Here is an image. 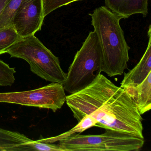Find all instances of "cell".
Here are the masks:
<instances>
[{
  "label": "cell",
  "mask_w": 151,
  "mask_h": 151,
  "mask_svg": "<svg viewBox=\"0 0 151 151\" xmlns=\"http://www.w3.org/2000/svg\"><path fill=\"white\" fill-rule=\"evenodd\" d=\"M66 102L78 122L89 115L97 121L96 127L144 138L143 118L135 100L101 73L84 89L67 96Z\"/></svg>",
  "instance_id": "1"
},
{
  "label": "cell",
  "mask_w": 151,
  "mask_h": 151,
  "mask_svg": "<svg viewBox=\"0 0 151 151\" xmlns=\"http://www.w3.org/2000/svg\"><path fill=\"white\" fill-rule=\"evenodd\" d=\"M89 15L102 50L101 72L110 77L122 75L128 67L130 49L120 26L123 17L104 6L97 8Z\"/></svg>",
  "instance_id": "2"
},
{
  "label": "cell",
  "mask_w": 151,
  "mask_h": 151,
  "mask_svg": "<svg viewBox=\"0 0 151 151\" xmlns=\"http://www.w3.org/2000/svg\"><path fill=\"white\" fill-rule=\"evenodd\" d=\"M6 53L11 57L26 61L31 71L42 79L64 84L67 74L61 67L59 58L35 35L21 38L7 49Z\"/></svg>",
  "instance_id": "3"
},
{
  "label": "cell",
  "mask_w": 151,
  "mask_h": 151,
  "mask_svg": "<svg viewBox=\"0 0 151 151\" xmlns=\"http://www.w3.org/2000/svg\"><path fill=\"white\" fill-rule=\"evenodd\" d=\"M102 60L99 38L94 31L91 32L69 68L63 84L65 91L72 94L90 85L101 73Z\"/></svg>",
  "instance_id": "4"
},
{
  "label": "cell",
  "mask_w": 151,
  "mask_h": 151,
  "mask_svg": "<svg viewBox=\"0 0 151 151\" xmlns=\"http://www.w3.org/2000/svg\"><path fill=\"white\" fill-rule=\"evenodd\" d=\"M59 142L63 151H139L145 144V138L106 130L100 135L74 134Z\"/></svg>",
  "instance_id": "5"
},
{
  "label": "cell",
  "mask_w": 151,
  "mask_h": 151,
  "mask_svg": "<svg viewBox=\"0 0 151 151\" xmlns=\"http://www.w3.org/2000/svg\"><path fill=\"white\" fill-rule=\"evenodd\" d=\"M66 97L63 85L52 83L31 91L0 93V102L51 109L55 112L66 102Z\"/></svg>",
  "instance_id": "6"
},
{
  "label": "cell",
  "mask_w": 151,
  "mask_h": 151,
  "mask_svg": "<svg viewBox=\"0 0 151 151\" xmlns=\"http://www.w3.org/2000/svg\"><path fill=\"white\" fill-rule=\"evenodd\" d=\"M45 17L42 0H23L12 25L21 38L34 35L41 30Z\"/></svg>",
  "instance_id": "7"
},
{
  "label": "cell",
  "mask_w": 151,
  "mask_h": 151,
  "mask_svg": "<svg viewBox=\"0 0 151 151\" xmlns=\"http://www.w3.org/2000/svg\"><path fill=\"white\" fill-rule=\"evenodd\" d=\"M58 145L33 140L17 132L0 128V151H59Z\"/></svg>",
  "instance_id": "8"
},
{
  "label": "cell",
  "mask_w": 151,
  "mask_h": 151,
  "mask_svg": "<svg viewBox=\"0 0 151 151\" xmlns=\"http://www.w3.org/2000/svg\"><path fill=\"white\" fill-rule=\"evenodd\" d=\"M148 43L144 55L139 62L128 73H125L121 83L124 89L137 86L141 83L151 72V28L149 25L147 32Z\"/></svg>",
  "instance_id": "9"
},
{
  "label": "cell",
  "mask_w": 151,
  "mask_h": 151,
  "mask_svg": "<svg viewBox=\"0 0 151 151\" xmlns=\"http://www.w3.org/2000/svg\"><path fill=\"white\" fill-rule=\"evenodd\" d=\"M149 0H104L106 6L124 19L136 14L145 17L148 14Z\"/></svg>",
  "instance_id": "10"
},
{
  "label": "cell",
  "mask_w": 151,
  "mask_h": 151,
  "mask_svg": "<svg viewBox=\"0 0 151 151\" xmlns=\"http://www.w3.org/2000/svg\"><path fill=\"white\" fill-rule=\"evenodd\" d=\"M126 89L135 100L139 114L142 115L151 109V72L137 86Z\"/></svg>",
  "instance_id": "11"
},
{
  "label": "cell",
  "mask_w": 151,
  "mask_h": 151,
  "mask_svg": "<svg viewBox=\"0 0 151 151\" xmlns=\"http://www.w3.org/2000/svg\"><path fill=\"white\" fill-rule=\"evenodd\" d=\"M97 123V121L92 116L89 115L86 116L80 122H78L76 125L68 131L55 137H51L47 138H41L40 139H38V141L43 143L53 144L60 141L61 139L70 137L74 134H79L83 132L87 129L95 126Z\"/></svg>",
  "instance_id": "12"
},
{
  "label": "cell",
  "mask_w": 151,
  "mask_h": 151,
  "mask_svg": "<svg viewBox=\"0 0 151 151\" xmlns=\"http://www.w3.org/2000/svg\"><path fill=\"white\" fill-rule=\"evenodd\" d=\"M21 37L12 25L0 29V55L6 53L7 50Z\"/></svg>",
  "instance_id": "13"
},
{
  "label": "cell",
  "mask_w": 151,
  "mask_h": 151,
  "mask_svg": "<svg viewBox=\"0 0 151 151\" xmlns=\"http://www.w3.org/2000/svg\"><path fill=\"white\" fill-rule=\"evenodd\" d=\"M23 0H9L0 16V29L12 25L13 18Z\"/></svg>",
  "instance_id": "14"
},
{
  "label": "cell",
  "mask_w": 151,
  "mask_h": 151,
  "mask_svg": "<svg viewBox=\"0 0 151 151\" xmlns=\"http://www.w3.org/2000/svg\"><path fill=\"white\" fill-rule=\"evenodd\" d=\"M15 68L0 60V86H11L15 82Z\"/></svg>",
  "instance_id": "15"
},
{
  "label": "cell",
  "mask_w": 151,
  "mask_h": 151,
  "mask_svg": "<svg viewBox=\"0 0 151 151\" xmlns=\"http://www.w3.org/2000/svg\"><path fill=\"white\" fill-rule=\"evenodd\" d=\"M78 1L80 0H42L44 17L59 8Z\"/></svg>",
  "instance_id": "16"
},
{
  "label": "cell",
  "mask_w": 151,
  "mask_h": 151,
  "mask_svg": "<svg viewBox=\"0 0 151 151\" xmlns=\"http://www.w3.org/2000/svg\"><path fill=\"white\" fill-rule=\"evenodd\" d=\"M9 0H0V16L2 14L5 6Z\"/></svg>",
  "instance_id": "17"
}]
</instances>
